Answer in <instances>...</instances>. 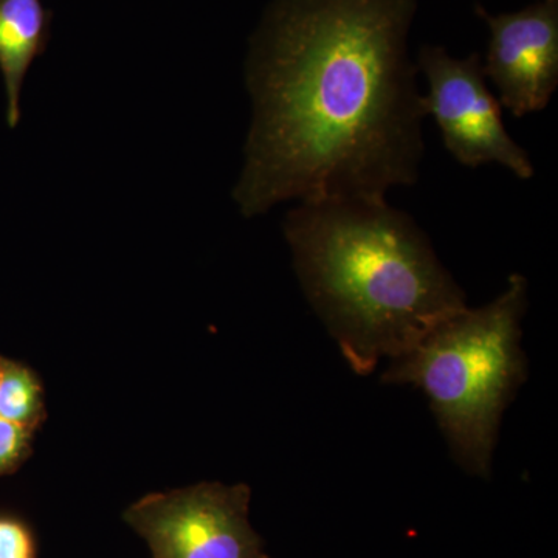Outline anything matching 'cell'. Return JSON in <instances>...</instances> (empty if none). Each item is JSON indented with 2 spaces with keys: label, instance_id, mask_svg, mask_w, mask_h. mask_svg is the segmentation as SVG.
<instances>
[{
  "label": "cell",
  "instance_id": "6da1fadb",
  "mask_svg": "<svg viewBox=\"0 0 558 558\" xmlns=\"http://www.w3.org/2000/svg\"><path fill=\"white\" fill-rule=\"evenodd\" d=\"M418 0H274L250 43L252 124L233 197L387 199L417 182L424 92L409 38Z\"/></svg>",
  "mask_w": 558,
  "mask_h": 558
},
{
  "label": "cell",
  "instance_id": "7a4b0ae2",
  "mask_svg": "<svg viewBox=\"0 0 558 558\" xmlns=\"http://www.w3.org/2000/svg\"><path fill=\"white\" fill-rule=\"evenodd\" d=\"M284 236L306 299L360 376L468 307L427 234L387 199L296 202Z\"/></svg>",
  "mask_w": 558,
  "mask_h": 558
},
{
  "label": "cell",
  "instance_id": "3957f363",
  "mask_svg": "<svg viewBox=\"0 0 558 558\" xmlns=\"http://www.w3.org/2000/svg\"><path fill=\"white\" fill-rule=\"evenodd\" d=\"M527 293L526 278L510 275L497 299L440 323L391 360L381 379L424 391L454 461L472 475L490 473L502 413L526 380L521 319Z\"/></svg>",
  "mask_w": 558,
  "mask_h": 558
},
{
  "label": "cell",
  "instance_id": "277c9868",
  "mask_svg": "<svg viewBox=\"0 0 558 558\" xmlns=\"http://www.w3.org/2000/svg\"><path fill=\"white\" fill-rule=\"evenodd\" d=\"M416 64L427 81L425 113L435 120L444 146L458 163L468 168L498 165L521 180L534 178L531 156L506 130L480 53L457 58L444 47L425 44Z\"/></svg>",
  "mask_w": 558,
  "mask_h": 558
},
{
  "label": "cell",
  "instance_id": "5b68a950",
  "mask_svg": "<svg viewBox=\"0 0 558 558\" xmlns=\"http://www.w3.org/2000/svg\"><path fill=\"white\" fill-rule=\"evenodd\" d=\"M245 484L201 483L140 498L124 521L153 558H258L263 542L250 524Z\"/></svg>",
  "mask_w": 558,
  "mask_h": 558
},
{
  "label": "cell",
  "instance_id": "8992f818",
  "mask_svg": "<svg viewBox=\"0 0 558 558\" xmlns=\"http://www.w3.org/2000/svg\"><path fill=\"white\" fill-rule=\"evenodd\" d=\"M476 14L488 28L483 69L499 105L513 117L542 112L558 86V0L502 14L478 3Z\"/></svg>",
  "mask_w": 558,
  "mask_h": 558
},
{
  "label": "cell",
  "instance_id": "52a82bcc",
  "mask_svg": "<svg viewBox=\"0 0 558 558\" xmlns=\"http://www.w3.org/2000/svg\"><path fill=\"white\" fill-rule=\"evenodd\" d=\"M53 13L40 0H0V73L7 92V123L21 120V90L33 61L47 49Z\"/></svg>",
  "mask_w": 558,
  "mask_h": 558
},
{
  "label": "cell",
  "instance_id": "ba28073f",
  "mask_svg": "<svg viewBox=\"0 0 558 558\" xmlns=\"http://www.w3.org/2000/svg\"><path fill=\"white\" fill-rule=\"evenodd\" d=\"M46 414L44 388L38 377L21 363L3 360L0 373V417L35 429Z\"/></svg>",
  "mask_w": 558,
  "mask_h": 558
},
{
  "label": "cell",
  "instance_id": "9c48e42d",
  "mask_svg": "<svg viewBox=\"0 0 558 558\" xmlns=\"http://www.w3.org/2000/svg\"><path fill=\"white\" fill-rule=\"evenodd\" d=\"M33 429L0 417V475L11 472L27 457Z\"/></svg>",
  "mask_w": 558,
  "mask_h": 558
},
{
  "label": "cell",
  "instance_id": "30bf717a",
  "mask_svg": "<svg viewBox=\"0 0 558 558\" xmlns=\"http://www.w3.org/2000/svg\"><path fill=\"white\" fill-rule=\"evenodd\" d=\"M0 558H35V539L21 521L0 519Z\"/></svg>",
  "mask_w": 558,
  "mask_h": 558
},
{
  "label": "cell",
  "instance_id": "8fae6325",
  "mask_svg": "<svg viewBox=\"0 0 558 558\" xmlns=\"http://www.w3.org/2000/svg\"><path fill=\"white\" fill-rule=\"evenodd\" d=\"M258 558H271V557L267 556V554L264 553V554H260V556Z\"/></svg>",
  "mask_w": 558,
  "mask_h": 558
},
{
  "label": "cell",
  "instance_id": "7c38bea8",
  "mask_svg": "<svg viewBox=\"0 0 558 558\" xmlns=\"http://www.w3.org/2000/svg\"><path fill=\"white\" fill-rule=\"evenodd\" d=\"M2 362H3V359H0V373H2Z\"/></svg>",
  "mask_w": 558,
  "mask_h": 558
}]
</instances>
